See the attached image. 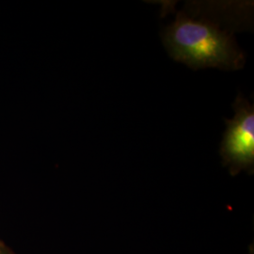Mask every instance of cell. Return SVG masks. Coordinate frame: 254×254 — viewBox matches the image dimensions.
Here are the masks:
<instances>
[{
  "label": "cell",
  "instance_id": "obj_4",
  "mask_svg": "<svg viewBox=\"0 0 254 254\" xmlns=\"http://www.w3.org/2000/svg\"><path fill=\"white\" fill-rule=\"evenodd\" d=\"M252 254H254V253H253V252H252Z\"/></svg>",
  "mask_w": 254,
  "mask_h": 254
},
{
  "label": "cell",
  "instance_id": "obj_2",
  "mask_svg": "<svg viewBox=\"0 0 254 254\" xmlns=\"http://www.w3.org/2000/svg\"><path fill=\"white\" fill-rule=\"evenodd\" d=\"M235 117L225 119L226 130L220 143L219 154L223 166L236 176L242 171L250 174L254 170V106L240 94L233 105Z\"/></svg>",
  "mask_w": 254,
  "mask_h": 254
},
{
  "label": "cell",
  "instance_id": "obj_1",
  "mask_svg": "<svg viewBox=\"0 0 254 254\" xmlns=\"http://www.w3.org/2000/svg\"><path fill=\"white\" fill-rule=\"evenodd\" d=\"M167 51L174 61L193 70L218 68L236 71L244 67L245 54L235 37L210 19H196L178 12L162 32Z\"/></svg>",
  "mask_w": 254,
  "mask_h": 254
},
{
  "label": "cell",
  "instance_id": "obj_3",
  "mask_svg": "<svg viewBox=\"0 0 254 254\" xmlns=\"http://www.w3.org/2000/svg\"><path fill=\"white\" fill-rule=\"evenodd\" d=\"M0 254H10L8 253V251H6L2 246H0Z\"/></svg>",
  "mask_w": 254,
  "mask_h": 254
}]
</instances>
